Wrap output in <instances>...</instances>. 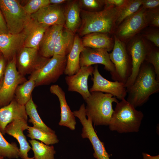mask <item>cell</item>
I'll list each match as a JSON object with an SVG mask.
<instances>
[{
    "mask_svg": "<svg viewBox=\"0 0 159 159\" xmlns=\"http://www.w3.org/2000/svg\"><path fill=\"white\" fill-rule=\"evenodd\" d=\"M1 54H1V52H0V56Z\"/></svg>",
    "mask_w": 159,
    "mask_h": 159,
    "instance_id": "cell-47",
    "label": "cell"
},
{
    "mask_svg": "<svg viewBox=\"0 0 159 159\" xmlns=\"http://www.w3.org/2000/svg\"><path fill=\"white\" fill-rule=\"evenodd\" d=\"M84 47L93 49H104L109 52L112 50L114 39L108 34L93 33L87 34L81 39Z\"/></svg>",
    "mask_w": 159,
    "mask_h": 159,
    "instance_id": "cell-25",
    "label": "cell"
},
{
    "mask_svg": "<svg viewBox=\"0 0 159 159\" xmlns=\"http://www.w3.org/2000/svg\"><path fill=\"white\" fill-rule=\"evenodd\" d=\"M0 159H4V158L3 157H0Z\"/></svg>",
    "mask_w": 159,
    "mask_h": 159,
    "instance_id": "cell-46",
    "label": "cell"
},
{
    "mask_svg": "<svg viewBox=\"0 0 159 159\" xmlns=\"http://www.w3.org/2000/svg\"><path fill=\"white\" fill-rule=\"evenodd\" d=\"M25 106L26 114L30 118L29 122L32 123L33 127L46 132H55L42 121L38 113L37 106L33 100L32 96Z\"/></svg>",
    "mask_w": 159,
    "mask_h": 159,
    "instance_id": "cell-28",
    "label": "cell"
},
{
    "mask_svg": "<svg viewBox=\"0 0 159 159\" xmlns=\"http://www.w3.org/2000/svg\"><path fill=\"white\" fill-rule=\"evenodd\" d=\"M78 1L81 9L83 7L86 9L85 10L89 11H96V10L104 5L103 0H81Z\"/></svg>",
    "mask_w": 159,
    "mask_h": 159,
    "instance_id": "cell-35",
    "label": "cell"
},
{
    "mask_svg": "<svg viewBox=\"0 0 159 159\" xmlns=\"http://www.w3.org/2000/svg\"><path fill=\"white\" fill-rule=\"evenodd\" d=\"M26 80L17 70L16 57L8 61L0 89V108L8 105L13 100L17 87Z\"/></svg>",
    "mask_w": 159,
    "mask_h": 159,
    "instance_id": "cell-7",
    "label": "cell"
},
{
    "mask_svg": "<svg viewBox=\"0 0 159 159\" xmlns=\"http://www.w3.org/2000/svg\"><path fill=\"white\" fill-rule=\"evenodd\" d=\"M145 61L151 64L155 71L156 78L159 81V51L158 49H150L146 57Z\"/></svg>",
    "mask_w": 159,
    "mask_h": 159,
    "instance_id": "cell-33",
    "label": "cell"
},
{
    "mask_svg": "<svg viewBox=\"0 0 159 159\" xmlns=\"http://www.w3.org/2000/svg\"><path fill=\"white\" fill-rule=\"evenodd\" d=\"M148 24L147 9L141 6L117 26L115 35L122 42L126 41L133 37Z\"/></svg>",
    "mask_w": 159,
    "mask_h": 159,
    "instance_id": "cell-10",
    "label": "cell"
},
{
    "mask_svg": "<svg viewBox=\"0 0 159 159\" xmlns=\"http://www.w3.org/2000/svg\"><path fill=\"white\" fill-rule=\"evenodd\" d=\"M96 64L104 65V69L110 72L112 78L114 80L115 67L110 59L107 50L104 49L84 47L80 54V67L89 66Z\"/></svg>",
    "mask_w": 159,
    "mask_h": 159,
    "instance_id": "cell-13",
    "label": "cell"
},
{
    "mask_svg": "<svg viewBox=\"0 0 159 159\" xmlns=\"http://www.w3.org/2000/svg\"><path fill=\"white\" fill-rule=\"evenodd\" d=\"M21 119L28 121L25 106L19 104L14 98L8 105L0 108V132L4 135L7 125L14 120Z\"/></svg>",
    "mask_w": 159,
    "mask_h": 159,
    "instance_id": "cell-19",
    "label": "cell"
},
{
    "mask_svg": "<svg viewBox=\"0 0 159 159\" xmlns=\"http://www.w3.org/2000/svg\"><path fill=\"white\" fill-rule=\"evenodd\" d=\"M94 67L92 66L81 67L75 74L66 76V82L69 91L77 92L81 95L85 100L91 94L88 89V80L92 76Z\"/></svg>",
    "mask_w": 159,
    "mask_h": 159,
    "instance_id": "cell-16",
    "label": "cell"
},
{
    "mask_svg": "<svg viewBox=\"0 0 159 159\" xmlns=\"http://www.w3.org/2000/svg\"><path fill=\"white\" fill-rule=\"evenodd\" d=\"M0 10L10 34L22 32L31 18L18 0H0Z\"/></svg>",
    "mask_w": 159,
    "mask_h": 159,
    "instance_id": "cell-5",
    "label": "cell"
},
{
    "mask_svg": "<svg viewBox=\"0 0 159 159\" xmlns=\"http://www.w3.org/2000/svg\"><path fill=\"white\" fill-rule=\"evenodd\" d=\"M84 47L81 39L77 34H75L73 47L67 56V63L64 73L65 75H73L80 69V54Z\"/></svg>",
    "mask_w": 159,
    "mask_h": 159,
    "instance_id": "cell-23",
    "label": "cell"
},
{
    "mask_svg": "<svg viewBox=\"0 0 159 159\" xmlns=\"http://www.w3.org/2000/svg\"><path fill=\"white\" fill-rule=\"evenodd\" d=\"M50 91L57 97L59 102L61 118L59 125L68 127L72 130H74L76 124L75 117L67 103L64 92L57 85H52Z\"/></svg>",
    "mask_w": 159,
    "mask_h": 159,
    "instance_id": "cell-20",
    "label": "cell"
},
{
    "mask_svg": "<svg viewBox=\"0 0 159 159\" xmlns=\"http://www.w3.org/2000/svg\"><path fill=\"white\" fill-rule=\"evenodd\" d=\"M126 0H103L105 7L113 6L121 7L125 3Z\"/></svg>",
    "mask_w": 159,
    "mask_h": 159,
    "instance_id": "cell-39",
    "label": "cell"
},
{
    "mask_svg": "<svg viewBox=\"0 0 159 159\" xmlns=\"http://www.w3.org/2000/svg\"><path fill=\"white\" fill-rule=\"evenodd\" d=\"M35 159H55L56 153L53 145L49 146L34 139L29 140Z\"/></svg>",
    "mask_w": 159,
    "mask_h": 159,
    "instance_id": "cell-29",
    "label": "cell"
},
{
    "mask_svg": "<svg viewBox=\"0 0 159 159\" xmlns=\"http://www.w3.org/2000/svg\"><path fill=\"white\" fill-rule=\"evenodd\" d=\"M27 136L32 139L40 140L47 145L58 143L59 140L55 132H48L33 126H28L27 129Z\"/></svg>",
    "mask_w": 159,
    "mask_h": 159,
    "instance_id": "cell-30",
    "label": "cell"
},
{
    "mask_svg": "<svg viewBox=\"0 0 159 159\" xmlns=\"http://www.w3.org/2000/svg\"><path fill=\"white\" fill-rule=\"evenodd\" d=\"M32 19L46 26L65 24V9L60 5L50 4L31 15Z\"/></svg>",
    "mask_w": 159,
    "mask_h": 159,
    "instance_id": "cell-15",
    "label": "cell"
},
{
    "mask_svg": "<svg viewBox=\"0 0 159 159\" xmlns=\"http://www.w3.org/2000/svg\"><path fill=\"white\" fill-rule=\"evenodd\" d=\"M63 28V26L55 25L49 27L46 29L39 48V53L42 57L50 58L54 55L56 38Z\"/></svg>",
    "mask_w": 159,
    "mask_h": 159,
    "instance_id": "cell-22",
    "label": "cell"
},
{
    "mask_svg": "<svg viewBox=\"0 0 159 159\" xmlns=\"http://www.w3.org/2000/svg\"><path fill=\"white\" fill-rule=\"evenodd\" d=\"M19 148L16 144L9 143L0 132V157L17 159L19 157Z\"/></svg>",
    "mask_w": 159,
    "mask_h": 159,
    "instance_id": "cell-31",
    "label": "cell"
},
{
    "mask_svg": "<svg viewBox=\"0 0 159 159\" xmlns=\"http://www.w3.org/2000/svg\"><path fill=\"white\" fill-rule=\"evenodd\" d=\"M97 65H95L92 73L93 84L90 89V92H100L110 94L120 100L127 96L125 83L118 81L112 82L104 78L100 74Z\"/></svg>",
    "mask_w": 159,
    "mask_h": 159,
    "instance_id": "cell-12",
    "label": "cell"
},
{
    "mask_svg": "<svg viewBox=\"0 0 159 159\" xmlns=\"http://www.w3.org/2000/svg\"><path fill=\"white\" fill-rule=\"evenodd\" d=\"M39 71L31 74L28 80L19 85L16 88L14 98L19 104L25 106L32 97Z\"/></svg>",
    "mask_w": 159,
    "mask_h": 159,
    "instance_id": "cell-27",
    "label": "cell"
},
{
    "mask_svg": "<svg viewBox=\"0 0 159 159\" xmlns=\"http://www.w3.org/2000/svg\"><path fill=\"white\" fill-rule=\"evenodd\" d=\"M144 37L153 42L157 47H159V33L158 31L152 32L145 34Z\"/></svg>",
    "mask_w": 159,
    "mask_h": 159,
    "instance_id": "cell-37",
    "label": "cell"
},
{
    "mask_svg": "<svg viewBox=\"0 0 159 159\" xmlns=\"http://www.w3.org/2000/svg\"><path fill=\"white\" fill-rule=\"evenodd\" d=\"M6 60L2 54L0 56V82L3 78L7 65Z\"/></svg>",
    "mask_w": 159,
    "mask_h": 159,
    "instance_id": "cell-40",
    "label": "cell"
},
{
    "mask_svg": "<svg viewBox=\"0 0 159 159\" xmlns=\"http://www.w3.org/2000/svg\"><path fill=\"white\" fill-rule=\"evenodd\" d=\"M112 52L109 53L110 59L115 69V81L126 83L130 76L132 70L130 56L122 42L115 35Z\"/></svg>",
    "mask_w": 159,
    "mask_h": 159,
    "instance_id": "cell-6",
    "label": "cell"
},
{
    "mask_svg": "<svg viewBox=\"0 0 159 159\" xmlns=\"http://www.w3.org/2000/svg\"><path fill=\"white\" fill-rule=\"evenodd\" d=\"M150 49L146 46L141 37L135 38L131 43L128 52L131 57L132 70L131 74L125 84L127 88L129 87L134 82Z\"/></svg>",
    "mask_w": 159,
    "mask_h": 159,
    "instance_id": "cell-14",
    "label": "cell"
},
{
    "mask_svg": "<svg viewBox=\"0 0 159 159\" xmlns=\"http://www.w3.org/2000/svg\"><path fill=\"white\" fill-rule=\"evenodd\" d=\"M68 1L65 9V24L64 27L74 34L81 24V9L78 1Z\"/></svg>",
    "mask_w": 159,
    "mask_h": 159,
    "instance_id": "cell-24",
    "label": "cell"
},
{
    "mask_svg": "<svg viewBox=\"0 0 159 159\" xmlns=\"http://www.w3.org/2000/svg\"><path fill=\"white\" fill-rule=\"evenodd\" d=\"M159 91V81L156 79L154 69L145 61L134 82L127 88L126 100L136 108L142 106L151 95Z\"/></svg>",
    "mask_w": 159,
    "mask_h": 159,
    "instance_id": "cell-2",
    "label": "cell"
},
{
    "mask_svg": "<svg viewBox=\"0 0 159 159\" xmlns=\"http://www.w3.org/2000/svg\"><path fill=\"white\" fill-rule=\"evenodd\" d=\"M147 16L148 24L155 27H159V12L158 9H147Z\"/></svg>",
    "mask_w": 159,
    "mask_h": 159,
    "instance_id": "cell-36",
    "label": "cell"
},
{
    "mask_svg": "<svg viewBox=\"0 0 159 159\" xmlns=\"http://www.w3.org/2000/svg\"><path fill=\"white\" fill-rule=\"evenodd\" d=\"M142 0H126L116 22L118 26L125 19L137 11L142 6Z\"/></svg>",
    "mask_w": 159,
    "mask_h": 159,
    "instance_id": "cell-32",
    "label": "cell"
},
{
    "mask_svg": "<svg viewBox=\"0 0 159 159\" xmlns=\"http://www.w3.org/2000/svg\"><path fill=\"white\" fill-rule=\"evenodd\" d=\"M49 4V0H29L23 7L26 13L31 16L42 7Z\"/></svg>",
    "mask_w": 159,
    "mask_h": 159,
    "instance_id": "cell-34",
    "label": "cell"
},
{
    "mask_svg": "<svg viewBox=\"0 0 159 159\" xmlns=\"http://www.w3.org/2000/svg\"><path fill=\"white\" fill-rule=\"evenodd\" d=\"M66 0H49L50 4L60 5L67 2Z\"/></svg>",
    "mask_w": 159,
    "mask_h": 159,
    "instance_id": "cell-43",
    "label": "cell"
},
{
    "mask_svg": "<svg viewBox=\"0 0 159 159\" xmlns=\"http://www.w3.org/2000/svg\"><path fill=\"white\" fill-rule=\"evenodd\" d=\"M143 159H159V155L152 156L150 155L143 152L142 153Z\"/></svg>",
    "mask_w": 159,
    "mask_h": 159,
    "instance_id": "cell-42",
    "label": "cell"
},
{
    "mask_svg": "<svg viewBox=\"0 0 159 159\" xmlns=\"http://www.w3.org/2000/svg\"><path fill=\"white\" fill-rule=\"evenodd\" d=\"M123 6L121 7L109 6L105 7L101 10L95 11L81 9V22L77 31V34L80 37H83L93 33L108 34L113 33Z\"/></svg>",
    "mask_w": 159,
    "mask_h": 159,
    "instance_id": "cell-1",
    "label": "cell"
},
{
    "mask_svg": "<svg viewBox=\"0 0 159 159\" xmlns=\"http://www.w3.org/2000/svg\"><path fill=\"white\" fill-rule=\"evenodd\" d=\"M25 35L24 32L16 34H0V52L8 61L16 57L24 47Z\"/></svg>",
    "mask_w": 159,
    "mask_h": 159,
    "instance_id": "cell-17",
    "label": "cell"
},
{
    "mask_svg": "<svg viewBox=\"0 0 159 159\" xmlns=\"http://www.w3.org/2000/svg\"><path fill=\"white\" fill-rule=\"evenodd\" d=\"M3 79L1 80L0 82V89L1 87V86H2V84L3 82Z\"/></svg>",
    "mask_w": 159,
    "mask_h": 159,
    "instance_id": "cell-44",
    "label": "cell"
},
{
    "mask_svg": "<svg viewBox=\"0 0 159 159\" xmlns=\"http://www.w3.org/2000/svg\"><path fill=\"white\" fill-rule=\"evenodd\" d=\"M159 5V0H143L142 6L147 9H156Z\"/></svg>",
    "mask_w": 159,
    "mask_h": 159,
    "instance_id": "cell-38",
    "label": "cell"
},
{
    "mask_svg": "<svg viewBox=\"0 0 159 159\" xmlns=\"http://www.w3.org/2000/svg\"><path fill=\"white\" fill-rule=\"evenodd\" d=\"M90 93L85 100L86 115L96 126L108 125L114 111L112 103L119 101L110 94L100 92Z\"/></svg>",
    "mask_w": 159,
    "mask_h": 159,
    "instance_id": "cell-4",
    "label": "cell"
},
{
    "mask_svg": "<svg viewBox=\"0 0 159 159\" xmlns=\"http://www.w3.org/2000/svg\"><path fill=\"white\" fill-rule=\"evenodd\" d=\"M9 33L5 20L0 10V34Z\"/></svg>",
    "mask_w": 159,
    "mask_h": 159,
    "instance_id": "cell-41",
    "label": "cell"
},
{
    "mask_svg": "<svg viewBox=\"0 0 159 159\" xmlns=\"http://www.w3.org/2000/svg\"><path fill=\"white\" fill-rule=\"evenodd\" d=\"M116 103L108 126L111 131L120 133L137 132L139 130L144 114L126 100Z\"/></svg>",
    "mask_w": 159,
    "mask_h": 159,
    "instance_id": "cell-3",
    "label": "cell"
},
{
    "mask_svg": "<svg viewBox=\"0 0 159 159\" xmlns=\"http://www.w3.org/2000/svg\"><path fill=\"white\" fill-rule=\"evenodd\" d=\"M48 27L31 18L23 31L25 35L24 47L39 49L44 33Z\"/></svg>",
    "mask_w": 159,
    "mask_h": 159,
    "instance_id": "cell-21",
    "label": "cell"
},
{
    "mask_svg": "<svg viewBox=\"0 0 159 159\" xmlns=\"http://www.w3.org/2000/svg\"><path fill=\"white\" fill-rule=\"evenodd\" d=\"M25 159H35L34 157H32V158H30L28 157L26 158Z\"/></svg>",
    "mask_w": 159,
    "mask_h": 159,
    "instance_id": "cell-45",
    "label": "cell"
},
{
    "mask_svg": "<svg viewBox=\"0 0 159 159\" xmlns=\"http://www.w3.org/2000/svg\"><path fill=\"white\" fill-rule=\"evenodd\" d=\"M75 34L64 27L56 38L54 55L67 56L73 47Z\"/></svg>",
    "mask_w": 159,
    "mask_h": 159,
    "instance_id": "cell-26",
    "label": "cell"
},
{
    "mask_svg": "<svg viewBox=\"0 0 159 159\" xmlns=\"http://www.w3.org/2000/svg\"><path fill=\"white\" fill-rule=\"evenodd\" d=\"M27 121L24 119H17L9 123L6 126L5 133L15 138L19 145V156L22 159L27 158L28 153L32 149L27 140L24 131L28 128Z\"/></svg>",
    "mask_w": 159,
    "mask_h": 159,
    "instance_id": "cell-18",
    "label": "cell"
},
{
    "mask_svg": "<svg viewBox=\"0 0 159 159\" xmlns=\"http://www.w3.org/2000/svg\"><path fill=\"white\" fill-rule=\"evenodd\" d=\"M67 56L54 55L39 71L35 87L54 83L64 73Z\"/></svg>",
    "mask_w": 159,
    "mask_h": 159,
    "instance_id": "cell-11",
    "label": "cell"
},
{
    "mask_svg": "<svg viewBox=\"0 0 159 159\" xmlns=\"http://www.w3.org/2000/svg\"><path fill=\"white\" fill-rule=\"evenodd\" d=\"M73 113L79 118L82 125V138H88L92 146L94 157L96 159H110V155L105 149L104 143L100 140L95 130L91 119L89 117L86 118L85 104H82L78 110L74 111Z\"/></svg>",
    "mask_w": 159,
    "mask_h": 159,
    "instance_id": "cell-8",
    "label": "cell"
},
{
    "mask_svg": "<svg viewBox=\"0 0 159 159\" xmlns=\"http://www.w3.org/2000/svg\"><path fill=\"white\" fill-rule=\"evenodd\" d=\"M49 59L42 57L38 49L23 47L16 56V68L19 72L25 76L39 70Z\"/></svg>",
    "mask_w": 159,
    "mask_h": 159,
    "instance_id": "cell-9",
    "label": "cell"
}]
</instances>
